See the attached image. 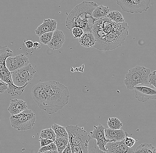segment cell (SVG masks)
<instances>
[{"instance_id":"cell-12","label":"cell","mask_w":156,"mask_h":153,"mask_svg":"<svg viewBox=\"0 0 156 153\" xmlns=\"http://www.w3.org/2000/svg\"><path fill=\"white\" fill-rule=\"evenodd\" d=\"M105 128L101 124H98L96 126H94L93 130L90 131L91 138L95 139L96 141V144L99 150L102 151L107 152V151L105 148V145L108 142H110L105 138Z\"/></svg>"},{"instance_id":"cell-19","label":"cell","mask_w":156,"mask_h":153,"mask_svg":"<svg viewBox=\"0 0 156 153\" xmlns=\"http://www.w3.org/2000/svg\"><path fill=\"white\" fill-rule=\"evenodd\" d=\"M12 55L13 52L7 47H0V71L8 69L6 66V61L8 57Z\"/></svg>"},{"instance_id":"cell-20","label":"cell","mask_w":156,"mask_h":153,"mask_svg":"<svg viewBox=\"0 0 156 153\" xmlns=\"http://www.w3.org/2000/svg\"><path fill=\"white\" fill-rule=\"evenodd\" d=\"M110 12V10L108 6L100 5L98 6L93 11L92 16L96 20H100L107 17V16Z\"/></svg>"},{"instance_id":"cell-27","label":"cell","mask_w":156,"mask_h":153,"mask_svg":"<svg viewBox=\"0 0 156 153\" xmlns=\"http://www.w3.org/2000/svg\"><path fill=\"white\" fill-rule=\"evenodd\" d=\"M89 153H108L107 152L102 151L99 150L96 144V141L95 139L90 138L88 144Z\"/></svg>"},{"instance_id":"cell-31","label":"cell","mask_w":156,"mask_h":153,"mask_svg":"<svg viewBox=\"0 0 156 153\" xmlns=\"http://www.w3.org/2000/svg\"><path fill=\"white\" fill-rule=\"evenodd\" d=\"M149 85L154 87L156 89V71L150 74L149 78Z\"/></svg>"},{"instance_id":"cell-32","label":"cell","mask_w":156,"mask_h":153,"mask_svg":"<svg viewBox=\"0 0 156 153\" xmlns=\"http://www.w3.org/2000/svg\"><path fill=\"white\" fill-rule=\"evenodd\" d=\"M124 143L129 148H131L135 143V140L132 137L127 136L124 139Z\"/></svg>"},{"instance_id":"cell-8","label":"cell","mask_w":156,"mask_h":153,"mask_svg":"<svg viewBox=\"0 0 156 153\" xmlns=\"http://www.w3.org/2000/svg\"><path fill=\"white\" fill-rule=\"evenodd\" d=\"M36 71L31 64L12 72V78L13 84L17 87H22L28 82L31 81Z\"/></svg>"},{"instance_id":"cell-18","label":"cell","mask_w":156,"mask_h":153,"mask_svg":"<svg viewBox=\"0 0 156 153\" xmlns=\"http://www.w3.org/2000/svg\"><path fill=\"white\" fill-rule=\"evenodd\" d=\"M79 39L81 45L85 47H94L96 41L92 32H85Z\"/></svg>"},{"instance_id":"cell-35","label":"cell","mask_w":156,"mask_h":153,"mask_svg":"<svg viewBox=\"0 0 156 153\" xmlns=\"http://www.w3.org/2000/svg\"><path fill=\"white\" fill-rule=\"evenodd\" d=\"M24 43H25V46H26L27 48L31 49L33 48L34 43L30 40H28L26 41H24Z\"/></svg>"},{"instance_id":"cell-39","label":"cell","mask_w":156,"mask_h":153,"mask_svg":"<svg viewBox=\"0 0 156 153\" xmlns=\"http://www.w3.org/2000/svg\"><path fill=\"white\" fill-rule=\"evenodd\" d=\"M49 151L45 152H38V153H48Z\"/></svg>"},{"instance_id":"cell-13","label":"cell","mask_w":156,"mask_h":153,"mask_svg":"<svg viewBox=\"0 0 156 153\" xmlns=\"http://www.w3.org/2000/svg\"><path fill=\"white\" fill-rule=\"evenodd\" d=\"M105 148L108 153H134L133 149L125 144L124 139L120 142H108Z\"/></svg>"},{"instance_id":"cell-23","label":"cell","mask_w":156,"mask_h":153,"mask_svg":"<svg viewBox=\"0 0 156 153\" xmlns=\"http://www.w3.org/2000/svg\"><path fill=\"white\" fill-rule=\"evenodd\" d=\"M107 17L111 21L117 23H122L125 22V19L119 11L110 12L107 16Z\"/></svg>"},{"instance_id":"cell-1","label":"cell","mask_w":156,"mask_h":153,"mask_svg":"<svg viewBox=\"0 0 156 153\" xmlns=\"http://www.w3.org/2000/svg\"><path fill=\"white\" fill-rule=\"evenodd\" d=\"M31 94L40 109L52 115L68 104L70 93L67 87L52 81L37 84L32 88Z\"/></svg>"},{"instance_id":"cell-2","label":"cell","mask_w":156,"mask_h":153,"mask_svg":"<svg viewBox=\"0 0 156 153\" xmlns=\"http://www.w3.org/2000/svg\"><path fill=\"white\" fill-rule=\"evenodd\" d=\"M126 23L113 22L107 17L96 20L92 29L95 38L94 47L100 50H111L120 46L128 35Z\"/></svg>"},{"instance_id":"cell-24","label":"cell","mask_w":156,"mask_h":153,"mask_svg":"<svg viewBox=\"0 0 156 153\" xmlns=\"http://www.w3.org/2000/svg\"><path fill=\"white\" fill-rule=\"evenodd\" d=\"M51 129L54 131L56 137H65L68 139V132L65 127L55 123L51 126Z\"/></svg>"},{"instance_id":"cell-37","label":"cell","mask_w":156,"mask_h":153,"mask_svg":"<svg viewBox=\"0 0 156 153\" xmlns=\"http://www.w3.org/2000/svg\"><path fill=\"white\" fill-rule=\"evenodd\" d=\"M41 45L39 43L37 42H34V44H33V48H34V50L40 49L41 48Z\"/></svg>"},{"instance_id":"cell-26","label":"cell","mask_w":156,"mask_h":153,"mask_svg":"<svg viewBox=\"0 0 156 153\" xmlns=\"http://www.w3.org/2000/svg\"><path fill=\"white\" fill-rule=\"evenodd\" d=\"M107 124L109 128L113 130L120 129L122 126L121 122L115 117L109 118Z\"/></svg>"},{"instance_id":"cell-36","label":"cell","mask_w":156,"mask_h":153,"mask_svg":"<svg viewBox=\"0 0 156 153\" xmlns=\"http://www.w3.org/2000/svg\"><path fill=\"white\" fill-rule=\"evenodd\" d=\"M62 153H72V151H71V147H70L69 143H68V145H67L65 149L63 150Z\"/></svg>"},{"instance_id":"cell-10","label":"cell","mask_w":156,"mask_h":153,"mask_svg":"<svg viewBox=\"0 0 156 153\" xmlns=\"http://www.w3.org/2000/svg\"><path fill=\"white\" fill-rule=\"evenodd\" d=\"M135 98L141 102H146L148 100H156V89L146 85L136 86L134 87Z\"/></svg>"},{"instance_id":"cell-21","label":"cell","mask_w":156,"mask_h":153,"mask_svg":"<svg viewBox=\"0 0 156 153\" xmlns=\"http://www.w3.org/2000/svg\"><path fill=\"white\" fill-rule=\"evenodd\" d=\"M134 153H156V149L152 144L144 143L136 148Z\"/></svg>"},{"instance_id":"cell-40","label":"cell","mask_w":156,"mask_h":153,"mask_svg":"<svg viewBox=\"0 0 156 153\" xmlns=\"http://www.w3.org/2000/svg\"><path fill=\"white\" fill-rule=\"evenodd\" d=\"M0 144H1V142H0Z\"/></svg>"},{"instance_id":"cell-14","label":"cell","mask_w":156,"mask_h":153,"mask_svg":"<svg viewBox=\"0 0 156 153\" xmlns=\"http://www.w3.org/2000/svg\"><path fill=\"white\" fill-rule=\"evenodd\" d=\"M57 25V21L55 19H44L43 23L39 26L35 30V33L38 37H40L45 33L54 32L56 30Z\"/></svg>"},{"instance_id":"cell-25","label":"cell","mask_w":156,"mask_h":153,"mask_svg":"<svg viewBox=\"0 0 156 153\" xmlns=\"http://www.w3.org/2000/svg\"><path fill=\"white\" fill-rule=\"evenodd\" d=\"M40 137L43 139H50L54 142L56 139V135L51 128H47L41 131Z\"/></svg>"},{"instance_id":"cell-28","label":"cell","mask_w":156,"mask_h":153,"mask_svg":"<svg viewBox=\"0 0 156 153\" xmlns=\"http://www.w3.org/2000/svg\"><path fill=\"white\" fill-rule=\"evenodd\" d=\"M53 33V32H49L42 34L39 37L40 41L43 44L48 45L52 38Z\"/></svg>"},{"instance_id":"cell-5","label":"cell","mask_w":156,"mask_h":153,"mask_svg":"<svg viewBox=\"0 0 156 153\" xmlns=\"http://www.w3.org/2000/svg\"><path fill=\"white\" fill-rule=\"evenodd\" d=\"M36 120L34 112L27 109L20 113L11 115L10 117L12 127L19 131H25L31 129L35 124Z\"/></svg>"},{"instance_id":"cell-11","label":"cell","mask_w":156,"mask_h":153,"mask_svg":"<svg viewBox=\"0 0 156 153\" xmlns=\"http://www.w3.org/2000/svg\"><path fill=\"white\" fill-rule=\"evenodd\" d=\"M29 60L23 54L14 57H8L6 61V66L10 72H12L29 65Z\"/></svg>"},{"instance_id":"cell-3","label":"cell","mask_w":156,"mask_h":153,"mask_svg":"<svg viewBox=\"0 0 156 153\" xmlns=\"http://www.w3.org/2000/svg\"><path fill=\"white\" fill-rule=\"evenodd\" d=\"M98 6L94 2L84 1L77 5L67 16L66 26L70 31L75 27L83 30L84 33L92 32L94 22L96 21L92 16L94 9Z\"/></svg>"},{"instance_id":"cell-16","label":"cell","mask_w":156,"mask_h":153,"mask_svg":"<svg viewBox=\"0 0 156 153\" xmlns=\"http://www.w3.org/2000/svg\"><path fill=\"white\" fill-rule=\"evenodd\" d=\"M64 42L65 36L63 32L56 30L53 32L52 38L47 45L51 49L56 50L62 47Z\"/></svg>"},{"instance_id":"cell-9","label":"cell","mask_w":156,"mask_h":153,"mask_svg":"<svg viewBox=\"0 0 156 153\" xmlns=\"http://www.w3.org/2000/svg\"><path fill=\"white\" fill-rule=\"evenodd\" d=\"M0 78L8 85V87L7 89L8 93L12 96H20L28 85V83H27L24 86L20 87L16 86L12 82V72H10L8 69L0 71Z\"/></svg>"},{"instance_id":"cell-33","label":"cell","mask_w":156,"mask_h":153,"mask_svg":"<svg viewBox=\"0 0 156 153\" xmlns=\"http://www.w3.org/2000/svg\"><path fill=\"white\" fill-rule=\"evenodd\" d=\"M39 141L40 143V145H41V148L44 147V146H47L48 144H51V143L54 142L52 140H50V139H43V138H39Z\"/></svg>"},{"instance_id":"cell-4","label":"cell","mask_w":156,"mask_h":153,"mask_svg":"<svg viewBox=\"0 0 156 153\" xmlns=\"http://www.w3.org/2000/svg\"><path fill=\"white\" fill-rule=\"evenodd\" d=\"M151 70L142 66H136L127 72L124 82L128 90H132L138 85H149Z\"/></svg>"},{"instance_id":"cell-15","label":"cell","mask_w":156,"mask_h":153,"mask_svg":"<svg viewBox=\"0 0 156 153\" xmlns=\"http://www.w3.org/2000/svg\"><path fill=\"white\" fill-rule=\"evenodd\" d=\"M106 139L110 142H120L125 139L129 134L123 130H113L105 128L104 130Z\"/></svg>"},{"instance_id":"cell-29","label":"cell","mask_w":156,"mask_h":153,"mask_svg":"<svg viewBox=\"0 0 156 153\" xmlns=\"http://www.w3.org/2000/svg\"><path fill=\"white\" fill-rule=\"evenodd\" d=\"M55 151H57V147L54 142H53L47 146L40 148L38 152H45Z\"/></svg>"},{"instance_id":"cell-17","label":"cell","mask_w":156,"mask_h":153,"mask_svg":"<svg viewBox=\"0 0 156 153\" xmlns=\"http://www.w3.org/2000/svg\"><path fill=\"white\" fill-rule=\"evenodd\" d=\"M27 109L26 102L22 100L15 99L11 101L8 111L11 115L18 114Z\"/></svg>"},{"instance_id":"cell-22","label":"cell","mask_w":156,"mask_h":153,"mask_svg":"<svg viewBox=\"0 0 156 153\" xmlns=\"http://www.w3.org/2000/svg\"><path fill=\"white\" fill-rule=\"evenodd\" d=\"M54 142L56 145L58 153H62L69 143L68 138L62 137H56Z\"/></svg>"},{"instance_id":"cell-38","label":"cell","mask_w":156,"mask_h":153,"mask_svg":"<svg viewBox=\"0 0 156 153\" xmlns=\"http://www.w3.org/2000/svg\"><path fill=\"white\" fill-rule=\"evenodd\" d=\"M48 153H58V151H49Z\"/></svg>"},{"instance_id":"cell-30","label":"cell","mask_w":156,"mask_h":153,"mask_svg":"<svg viewBox=\"0 0 156 153\" xmlns=\"http://www.w3.org/2000/svg\"><path fill=\"white\" fill-rule=\"evenodd\" d=\"M73 37L75 39H79L84 33L83 30L77 27H74L71 30Z\"/></svg>"},{"instance_id":"cell-7","label":"cell","mask_w":156,"mask_h":153,"mask_svg":"<svg viewBox=\"0 0 156 153\" xmlns=\"http://www.w3.org/2000/svg\"><path fill=\"white\" fill-rule=\"evenodd\" d=\"M151 0H116L122 11L130 13H142L148 10Z\"/></svg>"},{"instance_id":"cell-6","label":"cell","mask_w":156,"mask_h":153,"mask_svg":"<svg viewBox=\"0 0 156 153\" xmlns=\"http://www.w3.org/2000/svg\"><path fill=\"white\" fill-rule=\"evenodd\" d=\"M70 146L87 148L91 136L82 127L77 126L68 125L66 127Z\"/></svg>"},{"instance_id":"cell-34","label":"cell","mask_w":156,"mask_h":153,"mask_svg":"<svg viewBox=\"0 0 156 153\" xmlns=\"http://www.w3.org/2000/svg\"><path fill=\"white\" fill-rule=\"evenodd\" d=\"M8 85L6 83L3 82L0 78V93H3L7 89Z\"/></svg>"}]
</instances>
